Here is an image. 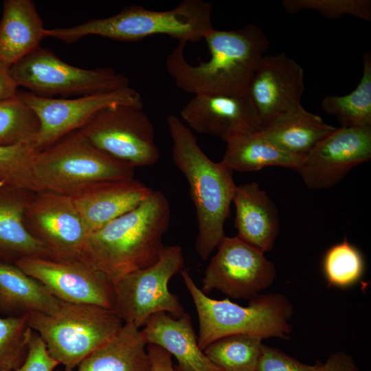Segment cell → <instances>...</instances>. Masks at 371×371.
Segmentation results:
<instances>
[{"label":"cell","instance_id":"16","mask_svg":"<svg viewBox=\"0 0 371 371\" xmlns=\"http://www.w3.org/2000/svg\"><path fill=\"white\" fill-rule=\"evenodd\" d=\"M304 90V70L295 60L284 53L264 56L247 90L261 129L302 107Z\"/></svg>","mask_w":371,"mask_h":371},{"label":"cell","instance_id":"26","mask_svg":"<svg viewBox=\"0 0 371 371\" xmlns=\"http://www.w3.org/2000/svg\"><path fill=\"white\" fill-rule=\"evenodd\" d=\"M222 160L233 172L256 171L267 166H280L297 170L304 157L278 148L262 135L250 131L229 139Z\"/></svg>","mask_w":371,"mask_h":371},{"label":"cell","instance_id":"40","mask_svg":"<svg viewBox=\"0 0 371 371\" xmlns=\"http://www.w3.org/2000/svg\"><path fill=\"white\" fill-rule=\"evenodd\" d=\"M6 371H10V370H6Z\"/></svg>","mask_w":371,"mask_h":371},{"label":"cell","instance_id":"14","mask_svg":"<svg viewBox=\"0 0 371 371\" xmlns=\"http://www.w3.org/2000/svg\"><path fill=\"white\" fill-rule=\"evenodd\" d=\"M14 265L61 302L111 309L113 306V283L84 260L23 258Z\"/></svg>","mask_w":371,"mask_h":371},{"label":"cell","instance_id":"15","mask_svg":"<svg viewBox=\"0 0 371 371\" xmlns=\"http://www.w3.org/2000/svg\"><path fill=\"white\" fill-rule=\"evenodd\" d=\"M370 158L371 126H341L321 139L296 171L308 188L326 189Z\"/></svg>","mask_w":371,"mask_h":371},{"label":"cell","instance_id":"32","mask_svg":"<svg viewBox=\"0 0 371 371\" xmlns=\"http://www.w3.org/2000/svg\"><path fill=\"white\" fill-rule=\"evenodd\" d=\"M32 332L27 315L0 317V371H14L21 366Z\"/></svg>","mask_w":371,"mask_h":371},{"label":"cell","instance_id":"20","mask_svg":"<svg viewBox=\"0 0 371 371\" xmlns=\"http://www.w3.org/2000/svg\"><path fill=\"white\" fill-rule=\"evenodd\" d=\"M232 203L236 236L263 253L271 251L280 230V217L267 192L256 182L236 186Z\"/></svg>","mask_w":371,"mask_h":371},{"label":"cell","instance_id":"24","mask_svg":"<svg viewBox=\"0 0 371 371\" xmlns=\"http://www.w3.org/2000/svg\"><path fill=\"white\" fill-rule=\"evenodd\" d=\"M146 346L141 330L124 323L109 341L78 365L76 371H149Z\"/></svg>","mask_w":371,"mask_h":371},{"label":"cell","instance_id":"7","mask_svg":"<svg viewBox=\"0 0 371 371\" xmlns=\"http://www.w3.org/2000/svg\"><path fill=\"white\" fill-rule=\"evenodd\" d=\"M27 322L51 356L69 370L109 341L124 324L111 308L61 301L56 313H31Z\"/></svg>","mask_w":371,"mask_h":371},{"label":"cell","instance_id":"17","mask_svg":"<svg viewBox=\"0 0 371 371\" xmlns=\"http://www.w3.org/2000/svg\"><path fill=\"white\" fill-rule=\"evenodd\" d=\"M180 115L190 129L225 143L239 134L261 130L247 93L195 95L183 106Z\"/></svg>","mask_w":371,"mask_h":371},{"label":"cell","instance_id":"31","mask_svg":"<svg viewBox=\"0 0 371 371\" xmlns=\"http://www.w3.org/2000/svg\"><path fill=\"white\" fill-rule=\"evenodd\" d=\"M37 153L32 143L0 146V187L39 192L32 171Z\"/></svg>","mask_w":371,"mask_h":371},{"label":"cell","instance_id":"21","mask_svg":"<svg viewBox=\"0 0 371 371\" xmlns=\"http://www.w3.org/2000/svg\"><path fill=\"white\" fill-rule=\"evenodd\" d=\"M35 192L0 187L1 261L15 264L23 258L54 260L49 249L25 225V212Z\"/></svg>","mask_w":371,"mask_h":371},{"label":"cell","instance_id":"3","mask_svg":"<svg viewBox=\"0 0 371 371\" xmlns=\"http://www.w3.org/2000/svg\"><path fill=\"white\" fill-rule=\"evenodd\" d=\"M166 120L172 142V159L186 178L196 210V251L206 260L225 236L224 225L237 185L233 171L221 161L211 160L179 117L170 115Z\"/></svg>","mask_w":371,"mask_h":371},{"label":"cell","instance_id":"34","mask_svg":"<svg viewBox=\"0 0 371 371\" xmlns=\"http://www.w3.org/2000/svg\"><path fill=\"white\" fill-rule=\"evenodd\" d=\"M314 366L303 363L283 351L262 344L256 371H318Z\"/></svg>","mask_w":371,"mask_h":371},{"label":"cell","instance_id":"35","mask_svg":"<svg viewBox=\"0 0 371 371\" xmlns=\"http://www.w3.org/2000/svg\"><path fill=\"white\" fill-rule=\"evenodd\" d=\"M58 365L43 340L33 330L25 361L14 371H54Z\"/></svg>","mask_w":371,"mask_h":371},{"label":"cell","instance_id":"27","mask_svg":"<svg viewBox=\"0 0 371 371\" xmlns=\"http://www.w3.org/2000/svg\"><path fill=\"white\" fill-rule=\"evenodd\" d=\"M363 74L357 87L344 95H327L322 110L337 118L341 126H371V54L363 56Z\"/></svg>","mask_w":371,"mask_h":371},{"label":"cell","instance_id":"13","mask_svg":"<svg viewBox=\"0 0 371 371\" xmlns=\"http://www.w3.org/2000/svg\"><path fill=\"white\" fill-rule=\"evenodd\" d=\"M24 222L54 260H83L89 232L73 197L48 191L35 192L26 208Z\"/></svg>","mask_w":371,"mask_h":371},{"label":"cell","instance_id":"30","mask_svg":"<svg viewBox=\"0 0 371 371\" xmlns=\"http://www.w3.org/2000/svg\"><path fill=\"white\" fill-rule=\"evenodd\" d=\"M322 267L329 286L346 288L357 283L362 277L365 262L360 251L346 237L341 243L331 246L325 253Z\"/></svg>","mask_w":371,"mask_h":371},{"label":"cell","instance_id":"25","mask_svg":"<svg viewBox=\"0 0 371 371\" xmlns=\"http://www.w3.org/2000/svg\"><path fill=\"white\" fill-rule=\"evenodd\" d=\"M335 128L302 106L280 117L260 132L267 140L282 150L304 157Z\"/></svg>","mask_w":371,"mask_h":371},{"label":"cell","instance_id":"19","mask_svg":"<svg viewBox=\"0 0 371 371\" xmlns=\"http://www.w3.org/2000/svg\"><path fill=\"white\" fill-rule=\"evenodd\" d=\"M144 326L141 331L146 344L157 345L174 355L177 371H222L199 348L188 313L174 318L165 312L157 313Z\"/></svg>","mask_w":371,"mask_h":371},{"label":"cell","instance_id":"18","mask_svg":"<svg viewBox=\"0 0 371 371\" xmlns=\"http://www.w3.org/2000/svg\"><path fill=\"white\" fill-rule=\"evenodd\" d=\"M152 191L133 178L100 183L73 199L90 234L137 207Z\"/></svg>","mask_w":371,"mask_h":371},{"label":"cell","instance_id":"39","mask_svg":"<svg viewBox=\"0 0 371 371\" xmlns=\"http://www.w3.org/2000/svg\"><path fill=\"white\" fill-rule=\"evenodd\" d=\"M57 371H73V370H69L67 368H65L63 370H57Z\"/></svg>","mask_w":371,"mask_h":371},{"label":"cell","instance_id":"38","mask_svg":"<svg viewBox=\"0 0 371 371\" xmlns=\"http://www.w3.org/2000/svg\"><path fill=\"white\" fill-rule=\"evenodd\" d=\"M18 87L11 77L9 68L0 63V101L16 94Z\"/></svg>","mask_w":371,"mask_h":371},{"label":"cell","instance_id":"36","mask_svg":"<svg viewBox=\"0 0 371 371\" xmlns=\"http://www.w3.org/2000/svg\"><path fill=\"white\" fill-rule=\"evenodd\" d=\"M318 371H361L349 354L337 351L332 353L323 364L319 363Z\"/></svg>","mask_w":371,"mask_h":371},{"label":"cell","instance_id":"37","mask_svg":"<svg viewBox=\"0 0 371 371\" xmlns=\"http://www.w3.org/2000/svg\"><path fill=\"white\" fill-rule=\"evenodd\" d=\"M146 350L150 360L149 371H177L172 366L171 355L161 347L149 344Z\"/></svg>","mask_w":371,"mask_h":371},{"label":"cell","instance_id":"11","mask_svg":"<svg viewBox=\"0 0 371 371\" xmlns=\"http://www.w3.org/2000/svg\"><path fill=\"white\" fill-rule=\"evenodd\" d=\"M17 95L33 109L39 120L40 129L32 142L38 152L80 129L105 108L117 105L143 107L140 93L129 86L72 99L42 97L28 91H18Z\"/></svg>","mask_w":371,"mask_h":371},{"label":"cell","instance_id":"8","mask_svg":"<svg viewBox=\"0 0 371 371\" xmlns=\"http://www.w3.org/2000/svg\"><path fill=\"white\" fill-rule=\"evenodd\" d=\"M17 87L39 96L89 95L128 87V79L110 67L86 69L65 63L50 49L39 47L11 66Z\"/></svg>","mask_w":371,"mask_h":371},{"label":"cell","instance_id":"23","mask_svg":"<svg viewBox=\"0 0 371 371\" xmlns=\"http://www.w3.org/2000/svg\"><path fill=\"white\" fill-rule=\"evenodd\" d=\"M60 301L14 264L0 260V314L21 317L34 312L56 313Z\"/></svg>","mask_w":371,"mask_h":371},{"label":"cell","instance_id":"1","mask_svg":"<svg viewBox=\"0 0 371 371\" xmlns=\"http://www.w3.org/2000/svg\"><path fill=\"white\" fill-rule=\"evenodd\" d=\"M203 38L210 57L197 65L185 58L187 43L179 42L166 58L167 71L176 86L195 95H235L247 93L250 80L269 41L257 25L232 30L212 28Z\"/></svg>","mask_w":371,"mask_h":371},{"label":"cell","instance_id":"33","mask_svg":"<svg viewBox=\"0 0 371 371\" xmlns=\"http://www.w3.org/2000/svg\"><path fill=\"white\" fill-rule=\"evenodd\" d=\"M282 5L291 14L310 10L330 19L350 15L366 21H371L370 0H284Z\"/></svg>","mask_w":371,"mask_h":371},{"label":"cell","instance_id":"29","mask_svg":"<svg viewBox=\"0 0 371 371\" xmlns=\"http://www.w3.org/2000/svg\"><path fill=\"white\" fill-rule=\"evenodd\" d=\"M39 129L37 115L17 93L0 101V146L32 144Z\"/></svg>","mask_w":371,"mask_h":371},{"label":"cell","instance_id":"10","mask_svg":"<svg viewBox=\"0 0 371 371\" xmlns=\"http://www.w3.org/2000/svg\"><path fill=\"white\" fill-rule=\"evenodd\" d=\"M78 131L99 150L134 168L152 166L160 158L153 124L142 108H105Z\"/></svg>","mask_w":371,"mask_h":371},{"label":"cell","instance_id":"2","mask_svg":"<svg viewBox=\"0 0 371 371\" xmlns=\"http://www.w3.org/2000/svg\"><path fill=\"white\" fill-rule=\"evenodd\" d=\"M168 199L153 190L137 207L90 233L82 259L114 284L124 276L153 265L165 246L170 221Z\"/></svg>","mask_w":371,"mask_h":371},{"label":"cell","instance_id":"22","mask_svg":"<svg viewBox=\"0 0 371 371\" xmlns=\"http://www.w3.org/2000/svg\"><path fill=\"white\" fill-rule=\"evenodd\" d=\"M43 20L32 0H5L0 19V63L9 68L41 47Z\"/></svg>","mask_w":371,"mask_h":371},{"label":"cell","instance_id":"28","mask_svg":"<svg viewBox=\"0 0 371 371\" xmlns=\"http://www.w3.org/2000/svg\"><path fill=\"white\" fill-rule=\"evenodd\" d=\"M262 340L251 335H229L210 344L203 352L222 371H256Z\"/></svg>","mask_w":371,"mask_h":371},{"label":"cell","instance_id":"5","mask_svg":"<svg viewBox=\"0 0 371 371\" xmlns=\"http://www.w3.org/2000/svg\"><path fill=\"white\" fill-rule=\"evenodd\" d=\"M180 272L197 312L198 344L203 351L217 339L232 335L247 334L262 339L289 337L293 309L284 295H257L249 306H243L228 299L209 297L196 285L186 269Z\"/></svg>","mask_w":371,"mask_h":371},{"label":"cell","instance_id":"4","mask_svg":"<svg viewBox=\"0 0 371 371\" xmlns=\"http://www.w3.org/2000/svg\"><path fill=\"white\" fill-rule=\"evenodd\" d=\"M212 10V4L203 0H184L166 11L131 5L109 17L91 19L70 27L45 29V36L68 44L89 35L137 41L149 36L165 34L179 42L196 43L213 28Z\"/></svg>","mask_w":371,"mask_h":371},{"label":"cell","instance_id":"12","mask_svg":"<svg viewBox=\"0 0 371 371\" xmlns=\"http://www.w3.org/2000/svg\"><path fill=\"white\" fill-rule=\"evenodd\" d=\"M264 254L236 236H225L205 271L201 291L218 290L234 299L256 297L276 278L275 266Z\"/></svg>","mask_w":371,"mask_h":371},{"label":"cell","instance_id":"9","mask_svg":"<svg viewBox=\"0 0 371 371\" xmlns=\"http://www.w3.org/2000/svg\"><path fill=\"white\" fill-rule=\"evenodd\" d=\"M183 269L182 248L164 247L153 265L132 271L115 282L112 308L124 323L144 326L149 317L160 312L179 317L185 312L178 297L168 289L170 278Z\"/></svg>","mask_w":371,"mask_h":371},{"label":"cell","instance_id":"6","mask_svg":"<svg viewBox=\"0 0 371 371\" xmlns=\"http://www.w3.org/2000/svg\"><path fill=\"white\" fill-rule=\"evenodd\" d=\"M134 169L99 150L78 130L38 152L32 164L40 191L71 197L102 182L133 179Z\"/></svg>","mask_w":371,"mask_h":371}]
</instances>
